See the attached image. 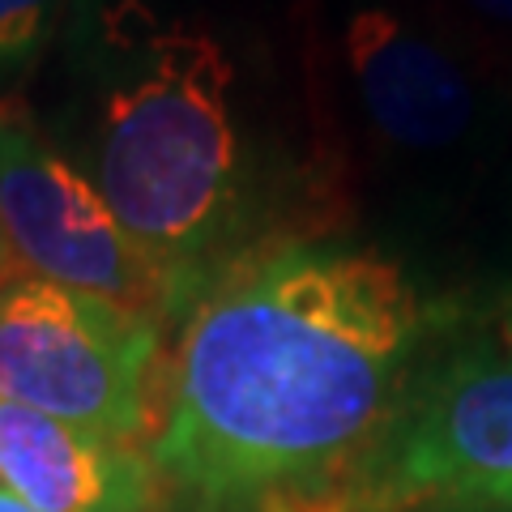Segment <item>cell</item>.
Instances as JSON below:
<instances>
[{
	"label": "cell",
	"mask_w": 512,
	"mask_h": 512,
	"mask_svg": "<svg viewBox=\"0 0 512 512\" xmlns=\"http://www.w3.org/2000/svg\"><path fill=\"white\" fill-rule=\"evenodd\" d=\"M423 329L414 282L376 252L239 261L184 316L154 470L201 504L320 512L402 402Z\"/></svg>",
	"instance_id": "6da1fadb"
},
{
	"label": "cell",
	"mask_w": 512,
	"mask_h": 512,
	"mask_svg": "<svg viewBox=\"0 0 512 512\" xmlns=\"http://www.w3.org/2000/svg\"><path fill=\"white\" fill-rule=\"evenodd\" d=\"M90 56L77 167L128 239L184 286L192 308L235 269L256 210L235 64L210 30L158 22L137 0L103 13Z\"/></svg>",
	"instance_id": "7a4b0ae2"
},
{
	"label": "cell",
	"mask_w": 512,
	"mask_h": 512,
	"mask_svg": "<svg viewBox=\"0 0 512 512\" xmlns=\"http://www.w3.org/2000/svg\"><path fill=\"white\" fill-rule=\"evenodd\" d=\"M158 320L60 282L0 295V402L133 444L150 427Z\"/></svg>",
	"instance_id": "3957f363"
},
{
	"label": "cell",
	"mask_w": 512,
	"mask_h": 512,
	"mask_svg": "<svg viewBox=\"0 0 512 512\" xmlns=\"http://www.w3.org/2000/svg\"><path fill=\"white\" fill-rule=\"evenodd\" d=\"M0 231L30 278L111 299L158 325L188 312L184 286L128 239L18 94L0 99Z\"/></svg>",
	"instance_id": "277c9868"
},
{
	"label": "cell",
	"mask_w": 512,
	"mask_h": 512,
	"mask_svg": "<svg viewBox=\"0 0 512 512\" xmlns=\"http://www.w3.org/2000/svg\"><path fill=\"white\" fill-rule=\"evenodd\" d=\"M487 491H512V342L504 355H461L402 393L320 512H389Z\"/></svg>",
	"instance_id": "5b68a950"
},
{
	"label": "cell",
	"mask_w": 512,
	"mask_h": 512,
	"mask_svg": "<svg viewBox=\"0 0 512 512\" xmlns=\"http://www.w3.org/2000/svg\"><path fill=\"white\" fill-rule=\"evenodd\" d=\"M342 52L363 116L389 146L440 154L474 137L483 120V94L440 35L372 5L350 13Z\"/></svg>",
	"instance_id": "8992f818"
},
{
	"label": "cell",
	"mask_w": 512,
	"mask_h": 512,
	"mask_svg": "<svg viewBox=\"0 0 512 512\" xmlns=\"http://www.w3.org/2000/svg\"><path fill=\"white\" fill-rule=\"evenodd\" d=\"M0 487L39 512H150L154 461L39 410L0 402Z\"/></svg>",
	"instance_id": "52a82bcc"
},
{
	"label": "cell",
	"mask_w": 512,
	"mask_h": 512,
	"mask_svg": "<svg viewBox=\"0 0 512 512\" xmlns=\"http://www.w3.org/2000/svg\"><path fill=\"white\" fill-rule=\"evenodd\" d=\"M64 0H0V73L22 69L47 43Z\"/></svg>",
	"instance_id": "ba28073f"
},
{
	"label": "cell",
	"mask_w": 512,
	"mask_h": 512,
	"mask_svg": "<svg viewBox=\"0 0 512 512\" xmlns=\"http://www.w3.org/2000/svg\"><path fill=\"white\" fill-rule=\"evenodd\" d=\"M389 512H512V491H487V495H436Z\"/></svg>",
	"instance_id": "9c48e42d"
},
{
	"label": "cell",
	"mask_w": 512,
	"mask_h": 512,
	"mask_svg": "<svg viewBox=\"0 0 512 512\" xmlns=\"http://www.w3.org/2000/svg\"><path fill=\"white\" fill-rule=\"evenodd\" d=\"M18 278H26V269L18 265V256H13V248H9V239H5V231H0V295L9 291Z\"/></svg>",
	"instance_id": "30bf717a"
},
{
	"label": "cell",
	"mask_w": 512,
	"mask_h": 512,
	"mask_svg": "<svg viewBox=\"0 0 512 512\" xmlns=\"http://www.w3.org/2000/svg\"><path fill=\"white\" fill-rule=\"evenodd\" d=\"M478 13H487V18H500V22H512V0H470Z\"/></svg>",
	"instance_id": "8fae6325"
},
{
	"label": "cell",
	"mask_w": 512,
	"mask_h": 512,
	"mask_svg": "<svg viewBox=\"0 0 512 512\" xmlns=\"http://www.w3.org/2000/svg\"><path fill=\"white\" fill-rule=\"evenodd\" d=\"M0 512H39V508H30L26 500H18V495H13V491L0 487Z\"/></svg>",
	"instance_id": "7c38bea8"
},
{
	"label": "cell",
	"mask_w": 512,
	"mask_h": 512,
	"mask_svg": "<svg viewBox=\"0 0 512 512\" xmlns=\"http://www.w3.org/2000/svg\"><path fill=\"white\" fill-rule=\"evenodd\" d=\"M504 338L512 342V295H508V303H504Z\"/></svg>",
	"instance_id": "4fadbf2b"
}]
</instances>
